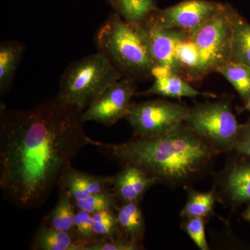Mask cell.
Wrapping results in <instances>:
<instances>
[{"mask_svg":"<svg viewBox=\"0 0 250 250\" xmlns=\"http://www.w3.org/2000/svg\"><path fill=\"white\" fill-rule=\"evenodd\" d=\"M83 111L55 98L27 110L0 111V188L24 209L45 205L64 172L93 140Z\"/></svg>","mask_w":250,"mask_h":250,"instance_id":"6da1fadb","label":"cell"},{"mask_svg":"<svg viewBox=\"0 0 250 250\" xmlns=\"http://www.w3.org/2000/svg\"><path fill=\"white\" fill-rule=\"evenodd\" d=\"M100 152L121 164L141 167L169 187H187L205 175L219 154L184 123L168 132L153 137H139L110 144L93 141Z\"/></svg>","mask_w":250,"mask_h":250,"instance_id":"7a4b0ae2","label":"cell"},{"mask_svg":"<svg viewBox=\"0 0 250 250\" xmlns=\"http://www.w3.org/2000/svg\"><path fill=\"white\" fill-rule=\"evenodd\" d=\"M98 51L103 52L123 74H150L156 62L147 31L143 24H132L118 14H113L96 35Z\"/></svg>","mask_w":250,"mask_h":250,"instance_id":"3957f363","label":"cell"},{"mask_svg":"<svg viewBox=\"0 0 250 250\" xmlns=\"http://www.w3.org/2000/svg\"><path fill=\"white\" fill-rule=\"evenodd\" d=\"M121 78L119 70L98 51L67 67L61 79L57 96L62 103L83 112L110 85Z\"/></svg>","mask_w":250,"mask_h":250,"instance_id":"277c9868","label":"cell"},{"mask_svg":"<svg viewBox=\"0 0 250 250\" xmlns=\"http://www.w3.org/2000/svg\"><path fill=\"white\" fill-rule=\"evenodd\" d=\"M185 123L218 153L234 150L241 125L228 102L197 104L189 110Z\"/></svg>","mask_w":250,"mask_h":250,"instance_id":"5b68a950","label":"cell"},{"mask_svg":"<svg viewBox=\"0 0 250 250\" xmlns=\"http://www.w3.org/2000/svg\"><path fill=\"white\" fill-rule=\"evenodd\" d=\"M232 9H224L205 22L190 36L198 47L200 55L199 79L231 61L233 32Z\"/></svg>","mask_w":250,"mask_h":250,"instance_id":"8992f818","label":"cell"},{"mask_svg":"<svg viewBox=\"0 0 250 250\" xmlns=\"http://www.w3.org/2000/svg\"><path fill=\"white\" fill-rule=\"evenodd\" d=\"M190 108L165 100L131 104L125 118L134 136L153 137L166 134L185 123Z\"/></svg>","mask_w":250,"mask_h":250,"instance_id":"52a82bcc","label":"cell"},{"mask_svg":"<svg viewBox=\"0 0 250 250\" xmlns=\"http://www.w3.org/2000/svg\"><path fill=\"white\" fill-rule=\"evenodd\" d=\"M225 6L208 0H185L152 14L148 21L164 28L192 34Z\"/></svg>","mask_w":250,"mask_h":250,"instance_id":"ba28073f","label":"cell"},{"mask_svg":"<svg viewBox=\"0 0 250 250\" xmlns=\"http://www.w3.org/2000/svg\"><path fill=\"white\" fill-rule=\"evenodd\" d=\"M136 93L132 80L121 78L116 81L83 112V121H95L107 126L116 124L126 116Z\"/></svg>","mask_w":250,"mask_h":250,"instance_id":"9c48e42d","label":"cell"},{"mask_svg":"<svg viewBox=\"0 0 250 250\" xmlns=\"http://www.w3.org/2000/svg\"><path fill=\"white\" fill-rule=\"evenodd\" d=\"M216 182L219 193L227 203L250 202V162L231 161L218 174Z\"/></svg>","mask_w":250,"mask_h":250,"instance_id":"30bf717a","label":"cell"},{"mask_svg":"<svg viewBox=\"0 0 250 250\" xmlns=\"http://www.w3.org/2000/svg\"><path fill=\"white\" fill-rule=\"evenodd\" d=\"M157 181L139 166L126 164L113 176L112 191L119 203L140 202Z\"/></svg>","mask_w":250,"mask_h":250,"instance_id":"8fae6325","label":"cell"},{"mask_svg":"<svg viewBox=\"0 0 250 250\" xmlns=\"http://www.w3.org/2000/svg\"><path fill=\"white\" fill-rule=\"evenodd\" d=\"M143 24L147 31L156 63L168 65L180 75V69L176 59V47L190 34L180 29L159 27L148 20Z\"/></svg>","mask_w":250,"mask_h":250,"instance_id":"7c38bea8","label":"cell"},{"mask_svg":"<svg viewBox=\"0 0 250 250\" xmlns=\"http://www.w3.org/2000/svg\"><path fill=\"white\" fill-rule=\"evenodd\" d=\"M113 176H99L81 172L70 167L59 180V193L74 200L85 198L111 188Z\"/></svg>","mask_w":250,"mask_h":250,"instance_id":"4fadbf2b","label":"cell"},{"mask_svg":"<svg viewBox=\"0 0 250 250\" xmlns=\"http://www.w3.org/2000/svg\"><path fill=\"white\" fill-rule=\"evenodd\" d=\"M33 250H85L73 233L59 231L41 223L31 240Z\"/></svg>","mask_w":250,"mask_h":250,"instance_id":"5bb4252c","label":"cell"},{"mask_svg":"<svg viewBox=\"0 0 250 250\" xmlns=\"http://www.w3.org/2000/svg\"><path fill=\"white\" fill-rule=\"evenodd\" d=\"M136 95L141 96L159 95L171 98H195L200 95L209 98L215 97L212 93L198 91L179 75H174L161 80H154L150 88L142 93H136Z\"/></svg>","mask_w":250,"mask_h":250,"instance_id":"9a60e30c","label":"cell"},{"mask_svg":"<svg viewBox=\"0 0 250 250\" xmlns=\"http://www.w3.org/2000/svg\"><path fill=\"white\" fill-rule=\"evenodd\" d=\"M116 212L121 235L142 243L146 225L139 202L122 203Z\"/></svg>","mask_w":250,"mask_h":250,"instance_id":"2e32d148","label":"cell"},{"mask_svg":"<svg viewBox=\"0 0 250 250\" xmlns=\"http://www.w3.org/2000/svg\"><path fill=\"white\" fill-rule=\"evenodd\" d=\"M24 52V45L18 41H4L0 45V92L6 93Z\"/></svg>","mask_w":250,"mask_h":250,"instance_id":"e0dca14e","label":"cell"},{"mask_svg":"<svg viewBox=\"0 0 250 250\" xmlns=\"http://www.w3.org/2000/svg\"><path fill=\"white\" fill-rule=\"evenodd\" d=\"M231 62L250 67V24L236 12H233Z\"/></svg>","mask_w":250,"mask_h":250,"instance_id":"ac0fdd59","label":"cell"},{"mask_svg":"<svg viewBox=\"0 0 250 250\" xmlns=\"http://www.w3.org/2000/svg\"><path fill=\"white\" fill-rule=\"evenodd\" d=\"M75 211L76 208L71 199L64 194L59 193L58 202L42 222L59 231L74 233Z\"/></svg>","mask_w":250,"mask_h":250,"instance_id":"d6986e66","label":"cell"},{"mask_svg":"<svg viewBox=\"0 0 250 250\" xmlns=\"http://www.w3.org/2000/svg\"><path fill=\"white\" fill-rule=\"evenodd\" d=\"M175 53L180 74H184L188 78L199 80L200 52L190 34L179 42Z\"/></svg>","mask_w":250,"mask_h":250,"instance_id":"ffe728a7","label":"cell"},{"mask_svg":"<svg viewBox=\"0 0 250 250\" xmlns=\"http://www.w3.org/2000/svg\"><path fill=\"white\" fill-rule=\"evenodd\" d=\"M125 21L143 24L155 11V0H110Z\"/></svg>","mask_w":250,"mask_h":250,"instance_id":"44dd1931","label":"cell"},{"mask_svg":"<svg viewBox=\"0 0 250 250\" xmlns=\"http://www.w3.org/2000/svg\"><path fill=\"white\" fill-rule=\"evenodd\" d=\"M187 204L181 212L184 218L190 217L207 218L213 213V207L218 196L214 191L201 192L192 188H187Z\"/></svg>","mask_w":250,"mask_h":250,"instance_id":"7402d4cb","label":"cell"},{"mask_svg":"<svg viewBox=\"0 0 250 250\" xmlns=\"http://www.w3.org/2000/svg\"><path fill=\"white\" fill-rule=\"evenodd\" d=\"M232 85L242 99L250 98V67L245 64L230 62L219 67L217 71Z\"/></svg>","mask_w":250,"mask_h":250,"instance_id":"603a6c76","label":"cell"},{"mask_svg":"<svg viewBox=\"0 0 250 250\" xmlns=\"http://www.w3.org/2000/svg\"><path fill=\"white\" fill-rule=\"evenodd\" d=\"M72 202L77 209L85 210L92 215L103 210H116L119 206V202L112 191L111 188L85 198L74 200Z\"/></svg>","mask_w":250,"mask_h":250,"instance_id":"cb8c5ba5","label":"cell"},{"mask_svg":"<svg viewBox=\"0 0 250 250\" xmlns=\"http://www.w3.org/2000/svg\"><path fill=\"white\" fill-rule=\"evenodd\" d=\"M96 239H113L121 236L115 210H106L92 215Z\"/></svg>","mask_w":250,"mask_h":250,"instance_id":"d4e9b609","label":"cell"},{"mask_svg":"<svg viewBox=\"0 0 250 250\" xmlns=\"http://www.w3.org/2000/svg\"><path fill=\"white\" fill-rule=\"evenodd\" d=\"M74 233L77 239L85 245L86 250L87 246L96 240L93 231L92 214L85 210L76 208L74 218Z\"/></svg>","mask_w":250,"mask_h":250,"instance_id":"484cf974","label":"cell"},{"mask_svg":"<svg viewBox=\"0 0 250 250\" xmlns=\"http://www.w3.org/2000/svg\"><path fill=\"white\" fill-rule=\"evenodd\" d=\"M143 249L142 243H138L124 236L113 239H96L86 247V250H139Z\"/></svg>","mask_w":250,"mask_h":250,"instance_id":"4316f807","label":"cell"},{"mask_svg":"<svg viewBox=\"0 0 250 250\" xmlns=\"http://www.w3.org/2000/svg\"><path fill=\"white\" fill-rule=\"evenodd\" d=\"M184 231L191 238L200 250H208L205 233V218L202 217H190L185 218L182 225Z\"/></svg>","mask_w":250,"mask_h":250,"instance_id":"83f0119b","label":"cell"},{"mask_svg":"<svg viewBox=\"0 0 250 250\" xmlns=\"http://www.w3.org/2000/svg\"><path fill=\"white\" fill-rule=\"evenodd\" d=\"M234 150L250 157V123L240 126Z\"/></svg>","mask_w":250,"mask_h":250,"instance_id":"f1b7e54d","label":"cell"},{"mask_svg":"<svg viewBox=\"0 0 250 250\" xmlns=\"http://www.w3.org/2000/svg\"><path fill=\"white\" fill-rule=\"evenodd\" d=\"M150 75L154 77V80H161L177 74L168 65L156 63L151 69Z\"/></svg>","mask_w":250,"mask_h":250,"instance_id":"f546056e","label":"cell"},{"mask_svg":"<svg viewBox=\"0 0 250 250\" xmlns=\"http://www.w3.org/2000/svg\"><path fill=\"white\" fill-rule=\"evenodd\" d=\"M243 218L246 219L247 221L250 223V205L248 207V208L245 210L243 214Z\"/></svg>","mask_w":250,"mask_h":250,"instance_id":"4dcf8cb0","label":"cell"},{"mask_svg":"<svg viewBox=\"0 0 250 250\" xmlns=\"http://www.w3.org/2000/svg\"><path fill=\"white\" fill-rule=\"evenodd\" d=\"M245 109L248 110V111L250 112V98L246 102Z\"/></svg>","mask_w":250,"mask_h":250,"instance_id":"1f68e13d","label":"cell"}]
</instances>
